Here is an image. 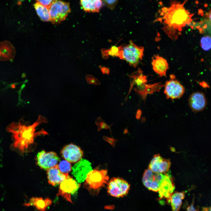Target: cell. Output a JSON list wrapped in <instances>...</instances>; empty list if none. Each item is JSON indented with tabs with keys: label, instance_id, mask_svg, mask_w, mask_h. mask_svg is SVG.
Masks as SVG:
<instances>
[{
	"label": "cell",
	"instance_id": "cell-11",
	"mask_svg": "<svg viewBox=\"0 0 211 211\" xmlns=\"http://www.w3.org/2000/svg\"><path fill=\"white\" fill-rule=\"evenodd\" d=\"M91 163L88 161L81 158L72 167V175L79 183L83 182L88 173L92 170Z\"/></svg>",
	"mask_w": 211,
	"mask_h": 211
},
{
	"label": "cell",
	"instance_id": "cell-12",
	"mask_svg": "<svg viewBox=\"0 0 211 211\" xmlns=\"http://www.w3.org/2000/svg\"><path fill=\"white\" fill-rule=\"evenodd\" d=\"M164 173L160 184L158 192L159 199L165 198L169 199L173 193L175 186L172 176L168 173Z\"/></svg>",
	"mask_w": 211,
	"mask_h": 211
},
{
	"label": "cell",
	"instance_id": "cell-29",
	"mask_svg": "<svg viewBox=\"0 0 211 211\" xmlns=\"http://www.w3.org/2000/svg\"><path fill=\"white\" fill-rule=\"evenodd\" d=\"M103 4L109 9L111 10H113L118 0H102Z\"/></svg>",
	"mask_w": 211,
	"mask_h": 211
},
{
	"label": "cell",
	"instance_id": "cell-2",
	"mask_svg": "<svg viewBox=\"0 0 211 211\" xmlns=\"http://www.w3.org/2000/svg\"><path fill=\"white\" fill-rule=\"evenodd\" d=\"M164 17V23L166 25L163 30L172 40L178 38L177 30L181 31V28L190 23L192 16L185 10L183 4H173Z\"/></svg>",
	"mask_w": 211,
	"mask_h": 211
},
{
	"label": "cell",
	"instance_id": "cell-16",
	"mask_svg": "<svg viewBox=\"0 0 211 211\" xmlns=\"http://www.w3.org/2000/svg\"><path fill=\"white\" fill-rule=\"evenodd\" d=\"M163 86L160 82L152 84H147L145 83L136 86L133 89L141 96L144 101H145L148 94H152L154 92L159 91Z\"/></svg>",
	"mask_w": 211,
	"mask_h": 211
},
{
	"label": "cell",
	"instance_id": "cell-1",
	"mask_svg": "<svg viewBox=\"0 0 211 211\" xmlns=\"http://www.w3.org/2000/svg\"><path fill=\"white\" fill-rule=\"evenodd\" d=\"M47 121L45 118L40 115L37 121L30 125L27 126L20 123L10 125L7 130L13 134V147L22 153L26 152L29 146L33 143L34 137L36 135L46 134L45 131L42 130L36 133L35 132V128L40 124Z\"/></svg>",
	"mask_w": 211,
	"mask_h": 211
},
{
	"label": "cell",
	"instance_id": "cell-30",
	"mask_svg": "<svg viewBox=\"0 0 211 211\" xmlns=\"http://www.w3.org/2000/svg\"><path fill=\"white\" fill-rule=\"evenodd\" d=\"M86 79L87 82L89 84L97 85H100L101 84V82L98 79L92 75L87 76Z\"/></svg>",
	"mask_w": 211,
	"mask_h": 211
},
{
	"label": "cell",
	"instance_id": "cell-27",
	"mask_svg": "<svg viewBox=\"0 0 211 211\" xmlns=\"http://www.w3.org/2000/svg\"><path fill=\"white\" fill-rule=\"evenodd\" d=\"M200 45L205 51L209 50L211 47V39L210 36L206 35L202 37L200 40Z\"/></svg>",
	"mask_w": 211,
	"mask_h": 211
},
{
	"label": "cell",
	"instance_id": "cell-7",
	"mask_svg": "<svg viewBox=\"0 0 211 211\" xmlns=\"http://www.w3.org/2000/svg\"><path fill=\"white\" fill-rule=\"evenodd\" d=\"M57 196H61L67 201L73 203L71 195L74 194L80 188L81 184L71 177L63 181L60 184Z\"/></svg>",
	"mask_w": 211,
	"mask_h": 211
},
{
	"label": "cell",
	"instance_id": "cell-31",
	"mask_svg": "<svg viewBox=\"0 0 211 211\" xmlns=\"http://www.w3.org/2000/svg\"><path fill=\"white\" fill-rule=\"evenodd\" d=\"M38 2L48 8L57 0H36Z\"/></svg>",
	"mask_w": 211,
	"mask_h": 211
},
{
	"label": "cell",
	"instance_id": "cell-28",
	"mask_svg": "<svg viewBox=\"0 0 211 211\" xmlns=\"http://www.w3.org/2000/svg\"><path fill=\"white\" fill-rule=\"evenodd\" d=\"M95 124L98 127V131L103 129H108L110 128V126L107 124L100 117H98L95 121Z\"/></svg>",
	"mask_w": 211,
	"mask_h": 211
},
{
	"label": "cell",
	"instance_id": "cell-36",
	"mask_svg": "<svg viewBox=\"0 0 211 211\" xmlns=\"http://www.w3.org/2000/svg\"><path fill=\"white\" fill-rule=\"evenodd\" d=\"M202 211H211V207H203Z\"/></svg>",
	"mask_w": 211,
	"mask_h": 211
},
{
	"label": "cell",
	"instance_id": "cell-4",
	"mask_svg": "<svg viewBox=\"0 0 211 211\" xmlns=\"http://www.w3.org/2000/svg\"><path fill=\"white\" fill-rule=\"evenodd\" d=\"M144 47L136 45L130 40L127 45H122V58L130 66L136 67L144 55Z\"/></svg>",
	"mask_w": 211,
	"mask_h": 211
},
{
	"label": "cell",
	"instance_id": "cell-25",
	"mask_svg": "<svg viewBox=\"0 0 211 211\" xmlns=\"http://www.w3.org/2000/svg\"><path fill=\"white\" fill-rule=\"evenodd\" d=\"M34 6L38 15L42 21H50L49 8L37 2L34 4Z\"/></svg>",
	"mask_w": 211,
	"mask_h": 211
},
{
	"label": "cell",
	"instance_id": "cell-14",
	"mask_svg": "<svg viewBox=\"0 0 211 211\" xmlns=\"http://www.w3.org/2000/svg\"><path fill=\"white\" fill-rule=\"evenodd\" d=\"M61 153L66 161L70 163H75L81 158L83 153L79 147L71 144L65 146Z\"/></svg>",
	"mask_w": 211,
	"mask_h": 211
},
{
	"label": "cell",
	"instance_id": "cell-8",
	"mask_svg": "<svg viewBox=\"0 0 211 211\" xmlns=\"http://www.w3.org/2000/svg\"><path fill=\"white\" fill-rule=\"evenodd\" d=\"M163 174L154 172L149 169L145 170L142 178L144 185L149 190L158 192Z\"/></svg>",
	"mask_w": 211,
	"mask_h": 211
},
{
	"label": "cell",
	"instance_id": "cell-13",
	"mask_svg": "<svg viewBox=\"0 0 211 211\" xmlns=\"http://www.w3.org/2000/svg\"><path fill=\"white\" fill-rule=\"evenodd\" d=\"M171 164L169 159H164L157 154L151 161L148 169L154 173H166L169 171Z\"/></svg>",
	"mask_w": 211,
	"mask_h": 211
},
{
	"label": "cell",
	"instance_id": "cell-35",
	"mask_svg": "<svg viewBox=\"0 0 211 211\" xmlns=\"http://www.w3.org/2000/svg\"><path fill=\"white\" fill-rule=\"evenodd\" d=\"M200 84L204 88L208 87L209 86L207 83L205 82H202L200 83Z\"/></svg>",
	"mask_w": 211,
	"mask_h": 211
},
{
	"label": "cell",
	"instance_id": "cell-33",
	"mask_svg": "<svg viewBox=\"0 0 211 211\" xmlns=\"http://www.w3.org/2000/svg\"><path fill=\"white\" fill-rule=\"evenodd\" d=\"M194 201L193 200L191 204L187 208V211H197L194 206Z\"/></svg>",
	"mask_w": 211,
	"mask_h": 211
},
{
	"label": "cell",
	"instance_id": "cell-15",
	"mask_svg": "<svg viewBox=\"0 0 211 211\" xmlns=\"http://www.w3.org/2000/svg\"><path fill=\"white\" fill-rule=\"evenodd\" d=\"M189 104L192 110L198 112L203 110L206 107L207 100L204 94L200 92L192 93L188 99Z\"/></svg>",
	"mask_w": 211,
	"mask_h": 211
},
{
	"label": "cell",
	"instance_id": "cell-18",
	"mask_svg": "<svg viewBox=\"0 0 211 211\" xmlns=\"http://www.w3.org/2000/svg\"><path fill=\"white\" fill-rule=\"evenodd\" d=\"M16 54V50L12 44L7 40L0 42V60L12 61Z\"/></svg>",
	"mask_w": 211,
	"mask_h": 211
},
{
	"label": "cell",
	"instance_id": "cell-22",
	"mask_svg": "<svg viewBox=\"0 0 211 211\" xmlns=\"http://www.w3.org/2000/svg\"><path fill=\"white\" fill-rule=\"evenodd\" d=\"M128 76L130 79V85L127 95L125 98V101L127 100L128 96L134 86H139L142 84L147 83V76L143 74V71L140 68Z\"/></svg>",
	"mask_w": 211,
	"mask_h": 211
},
{
	"label": "cell",
	"instance_id": "cell-17",
	"mask_svg": "<svg viewBox=\"0 0 211 211\" xmlns=\"http://www.w3.org/2000/svg\"><path fill=\"white\" fill-rule=\"evenodd\" d=\"M47 171L48 183L52 186L59 184L63 181L70 177L68 174L62 173L59 170L57 164Z\"/></svg>",
	"mask_w": 211,
	"mask_h": 211
},
{
	"label": "cell",
	"instance_id": "cell-21",
	"mask_svg": "<svg viewBox=\"0 0 211 211\" xmlns=\"http://www.w3.org/2000/svg\"><path fill=\"white\" fill-rule=\"evenodd\" d=\"M81 5L85 12H99L104 4L102 0H80Z\"/></svg>",
	"mask_w": 211,
	"mask_h": 211
},
{
	"label": "cell",
	"instance_id": "cell-9",
	"mask_svg": "<svg viewBox=\"0 0 211 211\" xmlns=\"http://www.w3.org/2000/svg\"><path fill=\"white\" fill-rule=\"evenodd\" d=\"M37 160V164L40 167L47 170L57 165L60 158L55 152H46L43 150L38 153Z\"/></svg>",
	"mask_w": 211,
	"mask_h": 211
},
{
	"label": "cell",
	"instance_id": "cell-20",
	"mask_svg": "<svg viewBox=\"0 0 211 211\" xmlns=\"http://www.w3.org/2000/svg\"><path fill=\"white\" fill-rule=\"evenodd\" d=\"M52 201L49 198L43 199L42 197H33L28 203L23 205L26 207L33 206L38 211H45L47 207L51 205Z\"/></svg>",
	"mask_w": 211,
	"mask_h": 211
},
{
	"label": "cell",
	"instance_id": "cell-37",
	"mask_svg": "<svg viewBox=\"0 0 211 211\" xmlns=\"http://www.w3.org/2000/svg\"><path fill=\"white\" fill-rule=\"evenodd\" d=\"M144 120H145V118L143 117L142 118L141 120L142 122H144Z\"/></svg>",
	"mask_w": 211,
	"mask_h": 211
},
{
	"label": "cell",
	"instance_id": "cell-19",
	"mask_svg": "<svg viewBox=\"0 0 211 211\" xmlns=\"http://www.w3.org/2000/svg\"><path fill=\"white\" fill-rule=\"evenodd\" d=\"M154 71L160 76H166V72L169 66L166 60L158 55L152 57V63Z\"/></svg>",
	"mask_w": 211,
	"mask_h": 211
},
{
	"label": "cell",
	"instance_id": "cell-5",
	"mask_svg": "<svg viewBox=\"0 0 211 211\" xmlns=\"http://www.w3.org/2000/svg\"><path fill=\"white\" fill-rule=\"evenodd\" d=\"M50 21L52 23L57 24L65 19L71 11L68 2L57 0L49 8Z\"/></svg>",
	"mask_w": 211,
	"mask_h": 211
},
{
	"label": "cell",
	"instance_id": "cell-26",
	"mask_svg": "<svg viewBox=\"0 0 211 211\" xmlns=\"http://www.w3.org/2000/svg\"><path fill=\"white\" fill-rule=\"evenodd\" d=\"M58 165L60 171L63 173L68 174L71 170V164L66 160L61 161Z\"/></svg>",
	"mask_w": 211,
	"mask_h": 211
},
{
	"label": "cell",
	"instance_id": "cell-34",
	"mask_svg": "<svg viewBox=\"0 0 211 211\" xmlns=\"http://www.w3.org/2000/svg\"><path fill=\"white\" fill-rule=\"evenodd\" d=\"M142 114V111L140 109H138L136 112V118L137 120L140 119Z\"/></svg>",
	"mask_w": 211,
	"mask_h": 211
},
{
	"label": "cell",
	"instance_id": "cell-23",
	"mask_svg": "<svg viewBox=\"0 0 211 211\" xmlns=\"http://www.w3.org/2000/svg\"><path fill=\"white\" fill-rule=\"evenodd\" d=\"M185 192L173 193L167 202L170 203L172 211H179L182 204V200L185 196Z\"/></svg>",
	"mask_w": 211,
	"mask_h": 211
},
{
	"label": "cell",
	"instance_id": "cell-38",
	"mask_svg": "<svg viewBox=\"0 0 211 211\" xmlns=\"http://www.w3.org/2000/svg\"><path fill=\"white\" fill-rule=\"evenodd\" d=\"M203 11L202 10H199V13H202V12Z\"/></svg>",
	"mask_w": 211,
	"mask_h": 211
},
{
	"label": "cell",
	"instance_id": "cell-32",
	"mask_svg": "<svg viewBox=\"0 0 211 211\" xmlns=\"http://www.w3.org/2000/svg\"><path fill=\"white\" fill-rule=\"evenodd\" d=\"M101 70L103 74H108L110 73L109 69L108 68L100 66V67Z\"/></svg>",
	"mask_w": 211,
	"mask_h": 211
},
{
	"label": "cell",
	"instance_id": "cell-3",
	"mask_svg": "<svg viewBox=\"0 0 211 211\" xmlns=\"http://www.w3.org/2000/svg\"><path fill=\"white\" fill-rule=\"evenodd\" d=\"M109 179L107 170H92L88 174L83 187L92 195H97L101 189L107 184Z\"/></svg>",
	"mask_w": 211,
	"mask_h": 211
},
{
	"label": "cell",
	"instance_id": "cell-10",
	"mask_svg": "<svg viewBox=\"0 0 211 211\" xmlns=\"http://www.w3.org/2000/svg\"><path fill=\"white\" fill-rule=\"evenodd\" d=\"M185 92L183 86L178 81L171 79L166 81L164 93L167 99L174 100L181 97Z\"/></svg>",
	"mask_w": 211,
	"mask_h": 211
},
{
	"label": "cell",
	"instance_id": "cell-24",
	"mask_svg": "<svg viewBox=\"0 0 211 211\" xmlns=\"http://www.w3.org/2000/svg\"><path fill=\"white\" fill-rule=\"evenodd\" d=\"M122 45H121L118 46H113L110 49H102L101 50L102 56L105 59L108 58L110 56L118 57L122 59Z\"/></svg>",
	"mask_w": 211,
	"mask_h": 211
},
{
	"label": "cell",
	"instance_id": "cell-6",
	"mask_svg": "<svg viewBox=\"0 0 211 211\" xmlns=\"http://www.w3.org/2000/svg\"><path fill=\"white\" fill-rule=\"evenodd\" d=\"M107 184L108 193L116 198L122 197L126 195L130 187V185L126 181L120 177L111 178Z\"/></svg>",
	"mask_w": 211,
	"mask_h": 211
}]
</instances>
